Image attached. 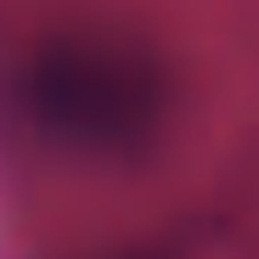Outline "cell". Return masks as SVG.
<instances>
[{"label":"cell","instance_id":"1","mask_svg":"<svg viewBox=\"0 0 259 259\" xmlns=\"http://www.w3.org/2000/svg\"><path fill=\"white\" fill-rule=\"evenodd\" d=\"M23 113L68 152H124L158 130L163 84L147 57L96 39H62L23 68Z\"/></svg>","mask_w":259,"mask_h":259}]
</instances>
